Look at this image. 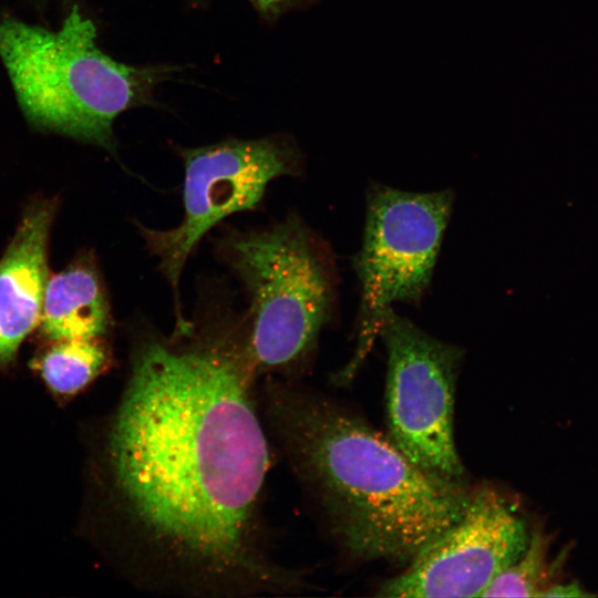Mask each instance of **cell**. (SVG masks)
<instances>
[{
    "instance_id": "obj_1",
    "label": "cell",
    "mask_w": 598,
    "mask_h": 598,
    "mask_svg": "<svg viewBox=\"0 0 598 598\" xmlns=\"http://www.w3.org/2000/svg\"><path fill=\"white\" fill-rule=\"evenodd\" d=\"M257 373L247 319L235 315L145 337L134 352L107 460L142 574L162 587L233 596L298 584L260 543L269 447Z\"/></svg>"
},
{
    "instance_id": "obj_2",
    "label": "cell",
    "mask_w": 598,
    "mask_h": 598,
    "mask_svg": "<svg viewBox=\"0 0 598 598\" xmlns=\"http://www.w3.org/2000/svg\"><path fill=\"white\" fill-rule=\"evenodd\" d=\"M268 412L339 540L367 560L410 561L463 516L472 492L411 462L342 405L274 384Z\"/></svg>"
},
{
    "instance_id": "obj_3",
    "label": "cell",
    "mask_w": 598,
    "mask_h": 598,
    "mask_svg": "<svg viewBox=\"0 0 598 598\" xmlns=\"http://www.w3.org/2000/svg\"><path fill=\"white\" fill-rule=\"evenodd\" d=\"M95 40L78 6L56 30L0 18V59L27 118L111 150L115 118L148 103L174 69L117 62Z\"/></svg>"
},
{
    "instance_id": "obj_4",
    "label": "cell",
    "mask_w": 598,
    "mask_h": 598,
    "mask_svg": "<svg viewBox=\"0 0 598 598\" xmlns=\"http://www.w3.org/2000/svg\"><path fill=\"white\" fill-rule=\"evenodd\" d=\"M223 261L249 299V341L257 372L289 371L313 351L331 317L334 271L327 247L296 215L229 234Z\"/></svg>"
},
{
    "instance_id": "obj_5",
    "label": "cell",
    "mask_w": 598,
    "mask_h": 598,
    "mask_svg": "<svg viewBox=\"0 0 598 598\" xmlns=\"http://www.w3.org/2000/svg\"><path fill=\"white\" fill-rule=\"evenodd\" d=\"M453 205V193H411L374 185L368 192L361 250L354 259L361 285L354 355L341 373L351 378L398 301L417 303L427 290Z\"/></svg>"
},
{
    "instance_id": "obj_6",
    "label": "cell",
    "mask_w": 598,
    "mask_h": 598,
    "mask_svg": "<svg viewBox=\"0 0 598 598\" xmlns=\"http://www.w3.org/2000/svg\"><path fill=\"white\" fill-rule=\"evenodd\" d=\"M182 221L169 229L140 225L148 251L158 259L177 305V331L188 324L179 311L178 286L184 267L200 239L226 217L256 208L267 186L281 176L301 174L302 156L292 140L270 136L226 140L183 148Z\"/></svg>"
},
{
    "instance_id": "obj_7",
    "label": "cell",
    "mask_w": 598,
    "mask_h": 598,
    "mask_svg": "<svg viewBox=\"0 0 598 598\" xmlns=\"http://www.w3.org/2000/svg\"><path fill=\"white\" fill-rule=\"evenodd\" d=\"M379 336L388 353L389 437L415 465L465 485L454 442L453 415L462 350L389 310Z\"/></svg>"
},
{
    "instance_id": "obj_8",
    "label": "cell",
    "mask_w": 598,
    "mask_h": 598,
    "mask_svg": "<svg viewBox=\"0 0 598 598\" xmlns=\"http://www.w3.org/2000/svg\"><path fill=\"white\" fill-rule=\"evenodd\" d=\"M525 522L494 489L472 492L463 516L424 546L408 567L383 582L377 596L481 597L492 580L525 550Z\"/></svg>"
},
{
    "instance_id": "obj_9",
    "label": "cell",
    "mask_w": 598,
    "mask_h": 598,
    "mask_svg": "<svg viewBox=\"0 0 598 598\" xmlns=\"http://www.w3.org/2000/svg\"><path fill=\"white\" fill-rule=\"evenodd\" d=\"M52 216L53 207L48 203L29 209L0 262V364L14 358L40 322Z\"/></svg>"
},
{
    "instance_id": "obj_10",
    "label": "cell",
    "mask_w": 598,
    "mask_h": 598,
    "mask_svg": "<svg viewBox=\"0 0 598 598\" xmlns=\"http://www.w3.org/2000/svg\"><path fill=\"white\" fill-rule=\"evenodd\" d=\"M39 323L54 341L100 339L109 329L110 310L96 271L76 265L48 279Z\"/></svg>"
},
{
    "instance_id": "obj_11",
    "label": "cell",
    "mask_w": 598,
    "mask_h": 598,
    "mask_svg": "<svg viewBox=\"0 0 598 598\" xmlns=\"http://www.w3.org/2000/svg\"><path fill=\"white\" fill-rule=\"evenodd\" d=\"M106 350L99 339L56 341L39 360L38 369L49 388L74 394L105 367Z\"/></svg>"
},
{
    "instance_id": "obj_12",
    "label": "cell",
    "mask_w": 598,
    "mask_h": 598,
    "mask_svg": "<svg viewBox=\"0 0 598 598\" xmlns=\"http://www.w3.org/2000/svg\"><path fill=\"white\" fill-rule=\"evenodd\" d=\"M549 538L539 529L530 534L523 554L503 569L481 597H540L554 582L559 560H548Z\"/></svg>"
},
{
    "instance_id": "obj_13",
    "label": "cell",
    "mask_w": 598,
    "mask_h": 598,
    "mask_svg": "<svg viewBox=\"0 0 598 598\" xmlns=\"http://www.w3.org/2000/svg\"><path fill=\"white\" fill-rule=\"evenodd\" d=\"M591 594L586 592L578 582L553 584L540 597H587Z\"/></svg>"
},
{
    "instance_id": "obj_14",
    "label": "cell",
    "mask_w": 598,
    "mask_h": 598,
    "mask_svg": "<svg viewBox=\"0 0 598 598\" xmlns=\"http://www.w3.org/2000/svg\"><path fill=\"white\" fill-rule=\"evenodd\" d=\"M262 14L275 17L286 10L293 0H249Z\"/></svg>"
}]
</instances>
